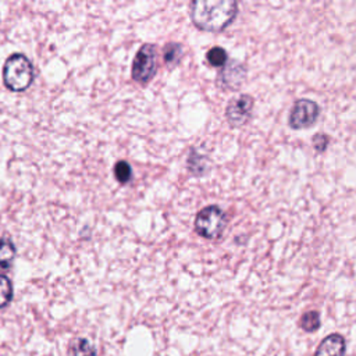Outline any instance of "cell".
Instances as JSON below:
<instances>
[{
    "label": "cell",
    "instance_id": "12",
    "mask_svg": "<svg viewBox=\"0 0 356 356\" xmlns=\"http://www.w3.org/2000/svg\"><path fill=\"white\" fill-rule=\"evenodd\" d=\"M182 57V48L180 43H167L163 49L165 63L169 65H176Z\"/></svg>",
    "mask_w": 356,
    "mask_h": 356
},
{
    "label": "cell",
    "instance_id": "11",
    "mask_svg": "<svg viewBox=\"0 0 356 356\" xmlns=\"http://www.w3.org/2000/svg\"><path fill=\"white\" fill-rule=\"evenodd\" d=\"M14 290L12 280L5 274H0V309L8 308L12 304Z\"/></svg>",
    "mask_w": 356,
    "mask_h": 356
},
{
    "label": "cell",
    "instance_id": "2",
    "mask_svg": "<svg viewBox=\"0 0 356 356\" xmlns=\"http://www.w3.org/2000/svg\"><path fill=\"white\" fill-rule=\"evenodd\" d=\"M35 81V67L23 53H13L3 65V84L12 92H24Z\"/></svg>",
    "mask_w": 356,
    "mask_h": 356
},
{
    "label": "cell",
    "instance_id": "16",
    "mask_svg": "<svg viewBox=\"0 0 356 356\" xmlns=\"http://www.w3.org/2000/svg\"><path fill=\"white\" fill-rule=\"evenodd\" d=\"M313 145H315V149L319 151V152H324L327 145H328V136L324 135V134H320L317 136L313 138Z\"/></svg>",
    "mask_w": 356,
    "mask_h": 356
},
{
    "label": "cell",
    "instance_id": "5",
    "mask_svg": "<svg viewBox=\"0 0 356 356\" xmlns=\"http://www.w3.org/2000/svg\"><path fill=\"white\" fill-rule=\"evenodd\" d=\"M319 116V106L309 99L298 101L290 114V125L295 129L312 127Z\"/></svg>",
    "mask_w": 356,
    "mask_h": 356
},
{
    "label": "cell",
    "instance_id": "1",
    "mask_svg": "<svg viewBox=\"0 0 356 356\" xmlns=\"http://www.w3.org/2000/svg\"><path fill=\"white\" fill-rule=\"evenodd\" d=\"M238 13L234 0H195L191 3L192 23L202 31L219 32L227 28Z\"/></svg>",
    "mask_w": 356,
    "mask_h": 356
},
{
    "label": "cell",
    "instance_id": "6",
    "mask_svg": "<svg viewBox=\"0 0 356 356\" xmlns=\"http://www.w3.org/2000/svg\"><path fill=\"white\" fill-rule=\"evenodd\" d=\"M253 107V99L249 95H241L240 98L233 99L227 106V120L234 127L244 125L249 121Z\"/></svg>",
    "mask_w": 356,
    "mask_h": 356
},
{
    "label": "cell",
    "instance_id": "13",
    "mask_svg": "<svg viewBox=\"0 0 356 356\" xmlns=\"http://www.w3.org/2000/svg\"><path fill=\"white\" fill-rule=\"evenodd\" d=\"M301 328L306 333H315L319 327H320V316L316 311H311L306 312L302 317H301Z\"/></svg>",
    "mask_w": 356,
    "mask_h": 356
},
{
    "label": "cell",
    "instance_id": "4",
    "mask_svg": "<svg viewBox=\"0 0 356 356\" xmlns=\"http://www.w3.org/2000/svg\"><path fill=\"white\" fill-rule=\"evenodd\" d=\"M156 56L158 52L155 45L145 43L140 46L132 61L131 77L134 81L139 84H148L155 77L158 70Z\"/></svg>",
    "mask_w": 356,
    "mask_h": 356
},
{
    "label": "cell",
    "instance_id": "9",
    "mask_svg": "<svg viewBox=\"0 0 356 356\" xmlns=\"http://www.w3.org/2000/svg\"><path fill=\"white\" fill-rule=\"evenodd\" d=\"M17 256V248L13 240L8 235L0 237V273L12 270Z\"/></svg>",
    "mask_w": 356,
    "mask_h": 356
},
{
    "label": "cell",
    "instance_id": "7",
    "mask_svg": "<svg viewBox=\"0 0 356 356\" xmlns=\"http://www.w3.org/2000/svg\"><path fill=\"white\" fill-rule=\"evenodd\" d=\"M244 78H245L244 65L237 61H230L223 67L222 73L219 76V83L231 91H237L242 85Z\"/></svg>",
    "mask_w": 356,
    "mask_h": 356
},
{
    "label": "cell",
    "instance_id": "14",
    "mask_svg": "<svg viewBox=\"0 0 356 356\" xmlns=\"http://www.w3.org/2000/svg\"><path fill=\"white\" fill-rule=\"evenodd\" d=\"M114 177L120 184H128L132 178V169L129 166L128 162L125 160H120L114 165Z\"/></svg>",
    "mask_w": 356,
    "mask_h": 356
},
{
    "label": "cell",
    "instance_id": "10",
    "mask_svg": "<svg viewBox=\"0 0 356 356\" xmlns=\"http://www.w3.org/2000/svg\"><path fill=\"white\" fill-rule=\"evenodd\" d=\"M67 356H98V353L87 338H74L68 345Z\"/></svg>",
    "mask_w": 356,
    "mask_h": 356
},
{
    "label": "cell",
    "instance_id": "15",
    "mask_svg": "<svg viewBox=\"0 0 356 356\" xmlns=\"http://www.w3.org/2000/svg\"><path fill=\"white\" fill-rule=\"evenodd\" d=\"M207 61L209 64L215 67H223L227 64V52L223 48H211L207 52Z\"/></svg>",
    "mask_w": 356,
    "mask_h": 356
},
{
    "label": "cell",
    "instance_id": "8",
    "mask_svg": "<svg viewBox=\"0 0 356 356\" xmlns=\"http://www.w3.org/2000/svg\"><path fill=\"white\" fill-rule=\"evenodd\" d=\"M346 342L341 334L327 335L317 346L315 356H345Z\"/></svg>",
    "mask_w": 356,
    "mask_h": 356
},
{
    "label": "cell",
    "instance_id": "3",
    "mask_svg": "<svg viewBox=\"0 0 356 356\" xmlns=\"http://www.w3.org/2000/svg\"><path fill=\"white\" fill-rule=\"evenodd\" d=\"M227 226L226 213L218 206L202 209L195 219V230L200 237L213 240L220 237Z\"/></svg>",
    "mask_w": 356,
    "mask_h": 356
}]
</instances>
